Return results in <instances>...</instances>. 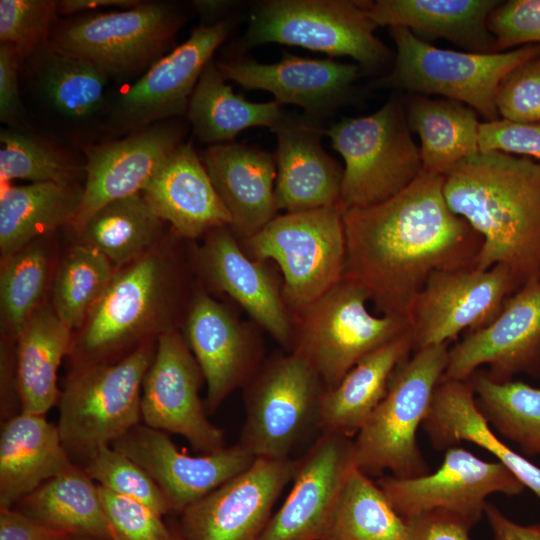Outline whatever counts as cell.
<instances>
[{"mask_svg": "<svg viewBox=\"0 0 540 540\" xmlns=\"http://www.w3.org/2000/svg\"><path fill=\"white\" fill-rule=\"evenodd\" d=\"M449 208L481 237L474 267L506 268L518 289L540 280V163L500 151L463 159L443 182Z\"/></svg>", "mask_w": 540, "mask_h": 540, "instance_id": "2", "label": "cell"}, {"mask_svg": "<svg viewBox=\"0 0 540 540\" xmlns=\"http://www.w3.org/2000/svg\"><path fill=\"white\" fill-rule=\"evenodd\" d=\"M211 182L231 216V229L245 240L278 215L276 163L268 152L239 143L209 146L201 157Z\"/></svg>", "mask_w": 540, "mask_h": 540, "instance_id": "26", "label": "cell"}, {"mask_svg": "<svg viewBox=\"0 0 540 540\" xmlns=\"http://www.w3.org/2000/svg\"><path fill=\"white\" fill-rule=\"evenodd\" d=\"M75 464L57 427L45 415L19 413L2 423L0 434V509L22 498Z\"/></svg>", "mask_w": 540, "mask_h": 540, "instance_id": "29", "label": "cell"}, {"mask_svg": "<svg viewBox=\"0 0 540 540\" xmlns=\"http://www.w3.org/2000/svg\"><path fill=\"white\" fill-rule=\"evenodd\" d=\"M243 390L245 419L238 444L256 458H288L308 431L319 429L326 388L300 355L274 353Z\"/></svg>", "mask_w": 540, "mask_h": 540, "instance_id": "12", "label": "cell"}, {"mask_svg": "<svg viewBox=\"0 0 540 540\" xmlns=\"http://www.w3.org/2000/svg\"><path fill=\"white\" fill-rule=\"evenodd\" d=\"M98 490L113 540H170L172 532L163 516L102 486L98 485Z\"/></svg>", "mask_w": 540, "mask_h": 540, "instance_id": "46", "label": "cell"}, {"mask_svg": "<svg viewBox=\"0 0 540 540\" xmlns=\"http://www.w3.org/2000/svg\"><path fill=\"white\" fill-rule=\"evenodd\" d=\"M71 535L15 508L0 509V540H66Z\"/></svg>", "mask_w": 540, "mask_h": 540, "instance_id": "52", "label": "cell"}, {"mask_svg": "<svg viewBox=\"0 0 540 540\" xmlns=\"http://www.w3.org/2000/svg\"><path fill=\"white\" fill-rule=\"evenodd\" d=\"M325 135L344 159L340 197L344 209L385 201L422 171L420 150L399 97L390 98L368 116L341 119Z\"/></svg>", "mask_w": 540, "mask_h": 540, "instance_id": "8", "label": "cell"}, {"mask_svg": "<svg viewBox=\"0 0 540 540\" xmlns=\"http://www.w3.org/2000/svg\"><path fill=\"white\" fill-rule=\"evenodd\" d=\"M231 30L228 20L200 25L189 38L155 62L109 104L106 140L117 139L154 123L186 115L198 79Z\"/></svg>", "mask_w": 540, "mask_h": 540, "instance_id": "13", "label": "cell"}, {"mask_svg": "<svg viewBox=\"0 0 540 540\" xmlns=\"http://www.w3.org/2000/svg\"><path fill=\"white\" fill-rule=\"evenodd\" d=\"M497 0H377L367 1L369 16L377 26L405 27L418 39H446L467 52L494 53L488 29Z\"/></svg>", "mask_w": 540, "mask_h": 540, "instance_id": "30", "label": "cell"}, {"mask_svg": "<svg viewBox=\"0 0 540 540\" xmlns=\"http://www.w3.org/2000/svg\"><path fill=\"white\" fill-rule=\"evenodd\" d=\"M22 61L14 46L0 43V120L7 127H25L18 83Z\"/></svg>", "mask_w": 540, "mask_h": 540, "instance_id": "50", "label": "cell"}, {"mask_svg": "<svg viewBox=\"0 0 540 540\" xmlns=\"http://www.w3.org/2000/svg\"><path fill=\"white\" fill-rule=\"evenodd\" d=\"M47 278L48 254L36 241L2 258L0 312L5 339L14 342L41 306Z\"/></svg>", "mask_w": 540, "mask_h": 540, "instance_id": "43", "label": "cell"}, {"mask_svg": "<svg viewBox=\"0 0 540 540\" xmlns=\"http://www.w3.org/2000/svg\"><path fill=\"white\" fill-rule=\"evenodd\" d=\"M367 1L266 0L256 4L242 48L267 43L300 46L329 56H349L368 71L388 64L391 51L374 34Z\"/></svg>", "mask_w": 540, "mask_h": 540, "instance_id": "11", "label": "cell"}, {"mask_svg": "<svg viewBox=\"0 0 540 540\" xmlns=\"http://www.w3.org/2000/svg\"><path fill=\"white\" fill-rule=\"evenodd\" d=\"M111 445L153 478L172 512L178 513L246 470L256 459L238 443L214 453L192 456L180 451L166 432L144 423Z\"/></svg>", "mask_w": 540, "mask_h": 540, "instance_id": "22", "label": "cell"}, {"mask_svg": "<svg viewBox=\"0 0 540 540\" xmlns=\"http://www.w3.org/2000/svg\"><path fill=\"white\" fill-rule=\"evenodd\" d=\"M518 286L511 273L496 265L436 271L415 299L409 320L414 351L447 344L465 330L491 323Z\"/></svg>", "mask_w": 540, "mask_h": 540, "instance_id": "15", "label": "cell"}, {"mask_svg": "<svg viewBox=\"0 0 540 540\" xmlns=\"http://www.w3.org/2000/svg\"><path fill=\"white\" fill-rule=\"evenodd\" d=\"M444 176L421 171L393 197L344 210V278L356 283L381 314L409 318L436 271L474 267L478 233L447 205Z\"/></svg>", "mask_w": 540, "mask_h": 540, "instance_id": "1", "label": "cell"}, {"mask_svg": "<svg viewBox=\"0 0 540 540\" xmlns=\"http://www.w3.org/2000/svg\"><path fill=\"white\" fill-rule=\"evenodd\" d=\"M35 91L68 122L87 123L106 115V75L95 65L55 46L49 39L25 59Z\"/></svg>", "mask_w": 540, "mask_h": 540, "instance_id": "32", "label": "cell"}, {"mask_svg": "<svg viewBox=\"0 0 540 540\" xmlns=\"http://www.w3.org/2000/svg\"><path fill=\"white\" fill-rule=\"evenodd\" d=\"M297 467L298 459L291 457L256 458L182 511L178 532L184 540H259Z\"/></svg>", "mask_w": 540, "mask_h": 540, "instance_id": "18", "label": "cell"}, {"mask_svg": "<svg viewBox=\"0 0 540 540\" xmlns=\"http://www.w3.org/2000/svg\"><path fill=\"white\" fill-rule=\"evenodd\" d=\"M404 102L409 128L420 139L422 171L444 176L479 151L481 122L472 108L420 94H411Z\"/></svg>", "mask_w": 540, "mask_h": 540, "instance_id": "35", "label": "cell"}, {"mask_svg": "<svg viewBox=\"0 0 540 540\" xmlns=\"http://www.w3.org/2000/svg\"><path fill=\"white\" fill-rule=\"evenodd\" d=\"M414 351L411 328L362 358L322 395L319 429L354 438L384 398L397 367Z\"/></svg>", "mask_w": 540, "mask_h": 540, "instance_id": "31", "label": "cell"}, {"mask_svg": "<svg viewBox=\"0 0 540 540\" xmlns=\"http://www.w3.org/2000/svg\"><path fill=\"white\" fill-rule=\"evenodd\" d=\"M353 467V438L322 433L298 459L293 485L259 540H322Z\"/></svg>", "mask_w": 540, "mask_h": 540, "instance_id": "23", "label": "cell"}, {"mask_svg": "<svg viewBox=\"0 0 540 540\" xmlns=\"http://www.w3.org/2000/svg\"><path fill=\"white\" fill-rule=\"evenodd\" d=\"M79 183L9 186L0 198V251L11 255L62 226H72L81 206Z\"/></svg>", "mask_w": 540, "mask_h": 540, "instance_id": "34", "label": "cell"}, {"mask_svg": "<svg viewBox=\"0 0 540 540\" xmlns=\"http://www.w3.org/2000/svg\"><path fill=\"white\" fill-rule=\"evenodd\" d=\"M155 350L150 341L117 361L71 369L58 400L57 427L74 464L81 467L142 422V385Z\"/></svg>", "mask_w": 540, "mask_h": 540, "instance_id": "5", "label": "cell"}, {"mask_svg": "<svg viewBox=\"0 0 540 540\" xmlns=\"http://www.w3.org/2000/svg\"><path fill=\"white\" fill-rule=\"evenodd\" d=\"M407 540H471L475 526L469 520L451 512H425L408 520Z\"/></svg>", "mask_w": 540, "mask_h": 540, "instance_id": "51", "label": "cell"}, {"mask_svg": "<svg viewBox=\"0 0 540 540\" xmlns=\"http://www.w3.org/2000/svg\"><path fill=\"white\" fill-rule=\"evenodd\" d=\"M100 252L82 244L74 246L56 271L52 308L72 331L78 330L98 302L115 271Z\"/></svg>", "mask_w": 540, "mask_h": 540, "instance_id": "42", "label": "cell"}, {"mask_svg": "<svg viewBox=\"0 0 540 540\" xmlns=\"http://www.w3.org/2000/svg\"><path fill=\"white\" fill-rule=\"evenodd\" d=\"M57 6L56 0H1L0 43L14 46L24 60L49 39Z\"/></svg>", "mask_w": 540, "mask_h": 540, "instance_id": "45", "label": "cell"}, {"mask_svg": "<svg viewBox=\"0 0 540 540\" xmlns=\"http://www.w3.org/2000/svg\"><path fill=\"white\" fill-rule=\"evenodd\" d=\"M183 275L166 253L148 251L119 268L106 290L73 335L72 367L110 363L128 355L151 335L178 329Z\"/></svg>", "mask_w": 540, "mask_h": 540, "instance_id": "3", "label": "cell"}, {"mask_svg": "<svg viewBox=\"0 0 540 540\" xmlns=\"http://www.w3.org/2000/svg\"><path fill=\"white\" fill-rule=\"evenodd\" d=\"M185 17L165 1L130 9L90 12L58 20L49 40L95 65L109 80L129 85L175 48Z\"/></svg>", "mask_w": 540, "mask_h": 540, "instance_id": "6", "label": "cell"}, {"mask_svg": "<svg viewBox=\"0 0 540 540\" xmlns=\"http://www.w3.org/2000/svg\"><path fill=\"white\" fill-rule=\"evenodd\" d=\"M0 177L30 183H75L85 174L80 163L67 149L26 127H6L0 132Z\"/></svg>", "mask_w": 540, "mask_h": 540, "instance_id": "41", "label": "cell"}, {"mask_svg": "<svg viewBox=\"0 0 540 540\" xmlns=\"http://www.w3.org/2000/svg\"><path fill=\"white\" fill-rule=\"evenodd\" d=\"M342 205L278 214L240 241L253 259L275 262L292 315L312 305L343 279L346 235Z\"/></svg>", "mask_w": 540, "mask_h": 540, "instance_id": "7", "label": "cell"}, {"mask_svg": "<svg viewBox=\"0 0 540 540\" xmlns=\"http://www.w3.org/2000/svg\"><path fill=\"white\" fill-rule=\"evenodd\" d=\"M484 515L490 526L492 540H540V524H519L490 503H487Z\"/></svg>", "mask_w": 540, "mask_h": 540, "instance_id": "54", "label": "cell"}, {"mask_svg": "<svg viewBox=\"0 0 540 540\" xmlns=\"http://www.w3.org/2000/svg\"><path fill=\"white\" fill-rule=\"evenodd\" d=\"M490 426L527 456H540V388L522 381L495 382L484 370L468 379Z\"/></svg>", "mask_w": 540, "mask_h": 540, "instance_id": "40", "label": "cell"}, {"mask_svg": "<svg viewBox=\"0 0 540 540\" xmlns=\"http://www.w3.org/2000/svg\"><path fill=\"white\" fill-rule=\"evenodd\" d=\"M211 59L204 67L190 97L186 116L194 135L203 143L233 142L244 129L264 126L273 130L287 114L271 101L255 103L237 95Z\"/></svg>", "mask_w": 540, "mask_h": 540, "instance_id": "36", "label": "cell"}, {"mask_svg": "<svg viewBox=\"0 0 540 540\" xmlns=\"http://www.w3.org/2000/svg\"><path fill=\"white\" fill-rule=\"evenodd\" d=\"M139 0H60L58 1V16L71 17L90 13L101 8L130 9L138 6Z\"/></svg>", "mask_w": 540, "mask_h": 540, "instance_id": "55", "label": "cell"}, {"mask_svg": "<svg viewBox=\"0 0 540 540\" xmlns=\"http://www.w3.org/2000/svg\"><path fill=\"white\" fill-rule=\"evenodd\" d=\"M99 486L136 500L161 516L172 512L170 504L153 478L131 458L105 445L81 466Z\"/></svg>", "mask_w": 540, "mask_h": 540, "instance_id": "44", "label": "cell"}, {"mask_svg": "<svg viewBox=\"0 0 540 540\" xmlns=\"http://www.w3.org/2000/svg\"><path fill=\"white\" fill-rule=\"evenodd\" d=\"M202 371L179 329L161 334L142 385V422L185 438L194 451L225 448L223 431L209 419L199 391Z\"/></svg>", "mask_w": 540, "mask_h": 540, "instance_id": "16", "label": "cell"}, {"mask_svg": "<svg viewBox=\"0 0 540 540\" xmlns=\"http://www.w3.org/2000/svg\"><path fill=\"white\" fill-rule=\"evenodd\" d=\"M171 538L170 540H184L183 537L180 535L177 529L171 530Z\"/></svg>", "mask_w": 540, "mask_h": 540, "instance_id": "58", "label": "cell"}, {"mask_svg": "<svg viewBox=\"0 0 540 540\" xmlns=\"http://www.w3.org/2000/svg\"><path fill=\"white\" fill-rule=\"evenodd\" d=\"M1 422H5L21 412L17 386L15 342L8 345L7 340L1 343Z\"/></svg>", "mask_w": 540, "mask_h": 540, "instance_id": "53", "label": "cell"}, {"mask_svg": "<svg viewBox=\"0 0 540 540\" xmlns=\"http://www.w3.org/2000/svg\"><path fill=\"white\" fill-rule=\"evenodd\" d=\"M447 344L419 349L394 371L387 392L353 438L354 465L370 477H421L429 467L417 432L448 361Z\"/></svg>", "mask_w": 540, "mask_h": 540, "instance_id": "4", "label": "cell"}, {"mask_svg": "<svg viewBox=\"0 0 540 540\" xmlns=\"http://www.w3.org/2000/svg\"><path fill=\"white\" fill-rule=\"evenodd\" d=\"M14 507L73 535L113 540L98 485L76 464L43 483Z\"/></svg>", "mask_w": 540, "mask_h": 540, "instance_id": "37", "label": "cell"}, {"mask_svg": "<svg viewBox=\"0 0 540 540\" xmlns=\"http://www.w3.org/2000/svg\"><path fill=\"white\" fill-rule=\"evenodd\" d=\"M193 5L203 19L202 25H214L215 19L221 17L234 4L231 1L220 0H197L193 1Z\"/></svg>", "mask_w": 540, "mask_h": 540, "instance_id": "56", "label": "cell"}, {"mask_svg": "<svg viewBox=\"0 0 540 540\" xmlns=\"http://www.w3.org/2000/svg\"><path fill=\"white\" fill-rule=\"evenodd\" d=\"M479 151H500L531 158L540 163V124L504 119L481 122Z\"/></svg>", "mask_w": 540, "mask_h": 540, "instance_id": "49", "label": "cell"}, {"mask_svg": "<svg viewBox=\"0 0 540 540\" xmlns=\"http://www.w3.org/2000/svg\"><path fill=\"white\" fill-rule=\"evenodd\" d=\"M495 103L500 119L540 124V56L518 65L502 79Z\"/></svg>", "mask_w": 540, "mask_h": 540, "instance_id": "47", "label": "cell"}, {"mask_svg": "<svg viewBox=\"0 0 540 540\" xmlns=\"http://www.w3.org/2000/svg\"><path fill=\"white\" fill-rule=\"evenodd\" d=\"M487 25L495 40L494 53L540 44V0L501 1L489 14Z\"/></svg>", "mask_w": 540, "mask_h": 540, "instance_id": "48", "label": "cell"}, {"mask_svg": "<svg viewBox=\"0 0 540 540\" xmlns=\"http://www.w3.org/2000/svg\"><path fill=\"white\" fill-rule=\"evenodd\" d=\"M258 328L241 320L203 288L193 291L182 334L206 383L208 415L235 389L243 388L266 359Z\"/></svg>", "mask_w": 540, "mask_h": 540, "instance_id": "17", "label": "cell"}, {"mask_svg": "<svg viewBox=\"0 0 540 540\" xmlns=\"http://www.w3.org/2000/svg\"><path fill=\"white\" fill-rule=\"evenodd\" d=\"M66 540H105V539H99V538L83 536V535H71Z\"/></svg>", "mask_w": 540, "mask_h": 540, "instance_id": "57", "label": "cell"}, {"mask_svg": "<svg viewBox=\"0 0 540 540\" xmlns=\"http://www.w3.org/2000/svg\"><path fill=\"white\" fill-rule=\"evenodd\" d=\"M389 32L396 46L395 61L377 87L442 95L467 105L487 122L500 119L495 97L502 79L518 65L540 56V44L475 53L437 48L405 27H389Z\"/></svg>", "mask_w": 540, "mask_h": 540, "instance_id": "9", "label": "cell"}, {"mask_svg": "<svg viewBox=\"0 0 540 540\" xmlns=\"http://www.w3.org/2000/svg\"><path fill=\"white\" fill-rule=\"evenodd\" d=\"M396 512L405 520L442 510L476 525L485 513L487 498L495 493L517 496L525 487L498 461H486L459 446L448 448L440 467L421 477L378 479Z\"/></svg>", "mask_w": 540, "mask_h": 540, "instance_id": "14", "label": "cell"}, {"mask_svg": "<svg viewBox=\"0 0 540 540\" xmlns=\"http://www.w3.org/2000/svg\"><path fill=\"white\" fill-rule=\"evenodd\" d=\"M216 63L226 80L244 89L268 91L279 104L298 105L303 114L320 122L348 99L360 74L358 65L289 53L272 64L244 57Z\"/></svg>", "mask_w": 540, "mask_h": 540, "instance_id": "24", "label": "cell"}, {"mask_svg": "<svg viewBox=\"0 0 540 540\" xmlns=\"http://www.w3.org/2000/svg\"><path fill=\"white\" fill-rule=\"evenodd\" d=\"M142 195L180 238L195 240L232 222L191 142L175 148Z\"/></svg>", "mask_w": 540, "mask_h": 540, "instance_id": "27", "label": "cell"}, {"mask_svg": "<svg viewBox=\"0 0 540 540\" xmlns=\"http://www.w3.org/2000/svg\"><path fill=\"white\" fill-rule=\"evenodd\" d=\"M482 366L499 383L540 377V280L519 288L491 323L449 349L441 380H467Z\"/></svg>", "mask_w": 540, "mask_h": 540, "instance_id": "19", "label": "cell"}, {"mask_svg": "<svg viewBox=\"0 0 540 540\" xmlns=\"http://www.w3.org/2000/svg\"><path fill=\"white\" fill-rule=\"evenodd\" d=\"M183 133L181 126L169 119L117 139L83 144L85 184L71 228L77 233L106 204L142 193L182 143Z\"/></svg>", "mask_w": 540, "mask_h": 540, "instance_id": "21", "label": "cell"}, {"mask_svg": "<svg viewBox=\"0 0 540 540\" xmlns=\"http://www.w3.org/2000/svg\"><path fill=\"white\" fill-rule=\"evenodd\" d=\"M191 264L211 289L230 296L287 351L293 334V315L282 294V278L268 262L251 258L230 226L209 231L191 251Z\"/></svg>", "mask_w": 540, "mask_h": 540, "instance_id": "20", "label": "cell"}, {"mask_svg": "<svg viewBox=\"0 0 540 540\" xmlns=\"http://www.w3.org/2000/svg\"><path fill=\"white\" fill-rule=\"evenodd\" d=\"M422 428L436 450H447L461 441L485 449L540 499V467L496 435L479 410L468 380L440 381Z\"/></svg>", "mask_w": 540, "mask_h": 540, "instance_id": "28", "label": "cell"}, {"mask_svg": "<svg viewBox=\"0 0 540 540\" xmlns=\"http://www.w3.org/2000/svg\"><path fill=\"white\" fill-rule=\"evenodd\" d=\"M368 301L360 286L343 277L293 315L289 351L311 365L326 389L336 386L366 355L410 330L409 318L373 315Z\"/></svg>", "mask_w": 540, "mask_h": 540, "instance_id": "10", "label": "cell"}, {"mask_svg": "<svg viewBox=\"0 0 540 540\" xmlns=\"http://www.w3.org/2000/svg\"><path fill=\"white\" fill-rule=\"evenodd\" d=\"M72 338L53 308L43 305L20 332L15 340L20 413L45 415L58 403L57 372Z\"/></svg>", "mask_w": 540, "mask_h": 540, "instance_id": "33", "label": "cell"}, {"mask_svg": "<svg viewBox=\"0 0 540 540\" xmlns=\"http://www.w3.org/2000/svg\"><path fill=\"white\" fill-rule=\"evenodd\" d=\"M407 532L377 482L354 465L322 540H407Z\"/></svg>", "mask_w": 540, "mask_h": 540, "instance_id": "39", "label": "cell"}, {"mask_svg": "<svg viewBox=\"0 0 540 540\" xmlns=\"http://www.w3.org/2000/svg\"><path fill=\"white\" fill-rule=\"evenodd\" d=\"M276 134L275 200L278 210L298 212L341 205L344 168L328 155L322 122L305 114H286Z\"/></svg>", "mask_w": 540, "mask_h": 540, "instance_id": "25", "label": "cell"}, {"mask_svg": "<svg viewBox=\"0 0 540 540\" xmlns=\"http://www.w3.org/2000/svg\"><path fill=\"white\" fill-rule=\"evenodd\" d=\"M164 221L142 193L112 201L96 211L77 232L80 243L121 268L151 250Z\"/></svg>", "mask_w": 540, "mask_h": 540, "instance_id": "38", "label": "cell"}]
</instances>
